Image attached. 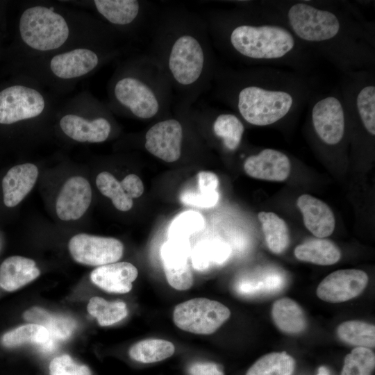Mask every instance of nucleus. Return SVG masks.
<instances>
[{
  "label": "nucleus",
  "instance_id": "cd10ccee",
  "mask_svg": "<svg viewBox=\"0 0 375 375\" xmlns=\"http://www.w3.org/2000/svg\"><path fill=\"white\" fill-rule=\"evenodd\" d=\"M258 217L268 249L276 254L283 253L290 243V233L286 222L272 212H260Z\"/></svg>",
  "mask_w": 375,
  "mask_h": 375
},
{
  "label": "nucleus",
  "instance_id": "f8f14e48",
  "mask_svg": "<svg viewBox=\"0 0 375 375\" xmlns=\"http://www.w3.org/2000/svg\"><path fill=\"white\" fill-rule=\"evenodd\" d=\"M368 276L362 270L340 269L326 276L317 288V297L326 302L341 303L360 294L368 283Z\"/></svg>",
  "mask_w": 375,
  "mask_h": 375
},
{
  "label": "nucleus",
  "instance_id": "6ab92c4d",
  "mask_svg": "<svg viewBox=\"0 0 375 375\" xmlns=\"http://www.w3.org/2000/svg\"><path fill=\"white\" fill-rule=\"evenodd\" d=\"M98 63L99 58L94 51L79 48L53 56L50 62V69L57 77L71 79L87 74Z\"/></svg>",
  "mask_w": 375,
  "mask_h": 375
},
{
  "label": "nucleus",
  "instance_id": "423d86ee",
  "mask_svg": "<svg viewBox=\"0 0 375 375\" xmlns=\"http://www.w3.org/2000/svg\"><path fill=\"white\" fill-rule=\"evenodd\" d=\"M308 109L316 138L328 147L340 146L345 139L347 126L338 88L328 94H316L309 102Z\"/></svg>",
  "mask_w": 375,
  "mask_h": 375
},
{
  "label": "nucleus",
  "instance_id": "473e14b6",
  "mask_svg": "<svg viewBox=\"0 0 375 375\" xmlns=\"http://www.w3.org/2000/svg\"><path fill=\"white\" fill-rule=\"evenodd\" d=\"M230 255L228 246L221 242H203L191 253V262L194 269L203 271L215 265L224 262Z\"/></svg>",
  "mask_w": 375,
  "mask_h": 375
},
{
  "label": "nucleus",
  "instance_id": "f257e3e1",
  "mask_svg": "<svg viewBox=\"0 0 375 375\" xmlns=\"http://www.w3.org/2000/svg\"><path fill=\"white\" fill-rule=\"evenodd\" d=\"M242 5L285 26L342 74L374 69V25L348 1L262 0Z\"/></svg>",
  "mask_w": 375,
  "mask_h": 375
},
{
  "label": "nucleus",
  "instance_id": "412c9836",
  "mask_svg": "<svg viewBox=\"0 0 375 375\" xmlns=\"http://www.w3.org/2000/svg\"><path fill=\"white\" fill-rule=\"evenodd\" d=\"M40 274L35 262L30 258L13 256L0 265V288L15 291L37 278Z\"/></svg>",
  "mask_w": 375,
  "mask_h": 375
},
{
  "label": "nucleus",
  "instance_id": "1a4fd4ad",
  "mask_svg": "<svg viewBox=\"0 0 375 375\" xmlns=\"http://www.w3.org/2000/svg\"><path fill=\"white\" fill-rule=\"evenodd\" d=\"M68 248L76 262L99 267L116 262L122 257L124 251L123 244L116 238L86 233L73 236Z\"/></svg>",
  "mask_w": 375,
  "mask_h": 375
},
{
  "label": "nucleus",
  "instance_id": "ddd939ff",
  "mask_svg": "<svg viewBox=\"0 0 375 375\" xmlns=\"http://www.w3.org/2000/svg\"><path fill=\"white\" fill-rule=\"evenodd\" d=\"M183 129L176 119H167L153 124L147 131L144 147L148 152L167 162L181 156Z\"/></svg>",
  "mask_w": 375,
  "mask_h": 375
},
{
  "label": "nucleus",
  "instance_id": "f03ea898",
  "mask_svg": "<svg viewBox=\"0 0 375 375\" xmlns=\"http://www.w3.org/2000/svg\"><path fill=\"white\" fill-rule=\"evenodd\" d=\"M222 99L247 123L267 126L289 121L316 94L313 81L293 70L254 67L219 75Z\"/></svg>",
  "mask_w": 375,
  "mask_h": 375
},
{
  "label": "nucleus",
  "instance_id": "7ed1b4c3",
  "mask_svg": "<svg viewBox=\"0 0 375 375\" xmlns=\"http://www.w3.org/2000/svg\"><path fill=\"white\" fill-rule=\"evenodd\" d=\"M214 29L223 49L248 65L287 67L308 75L316 61L288 28L242 6L217 14Z\"/></svg>",
  "mask_w": 375,
  "mask_h": 375
},
{
  "label": "nucleus",
  "instance_id": "aec40b11",
  "mask_svg": "<svg viewBox=\"0 0 375 375\" xmlns=\"http://www.w3.org/2000/svg\"><path fill=\"white\" fill-rule=\"evenodd\" d=\"M60 126L65 135L80 142H102L108 138L111 126L105 118L88 121L76 115H66L60 121Z\"/></svg>",
  "mask_w": 375,
  "mask_h": 375
},
{
  "label": "nucleus",
  "instance_id": "c756f323",
  "mask_svg": "<svg viewBox=\"0 0 375 375\" xmlns=\"http://www.w3.org/2000/svg\"><path fill=\"white\" fill-rule=\"evenodd\" d=\"M175 347L171 342L162 339H147L133 344L128 354L133 360L141 363H154L171 357Z\"/></svg>",
  "mask_w": 375,
  "mask_h": 375
},
{
  "label": "nucleus",
  "instance_id": "dca6fc26",
  "mask_svg": "<svg viewBox=\"0 0 375 375\" xmlns=\"http://www.w3.org/2000/svg\"><path fill=\"white\" fill-rule=\"evenodd\" d=\"M138 275L133 264L119 262L97 267L90 277L94 285L108 292L124 294L131 290Z\"/></svg>",
  "mask_w": 375,
  "mask_h": 375
},
{
  "label": "nucleus",
  "instance_id": "20e7f679",
  "mask_svg": "<svg viewBox=\"0 0 375 375\" xmlns=\"http://www.w3.org/2000/svg\"><path fill=\"white\" fill-rule=\"evenodd\" d=\"M204 42L191 31H181L169 43L165 51V69L178 87L195 86L210 66Z\"/></svg>",
  "mask_w": 375,
  "mask_h": 375
},
{
  "label": "nucleus",
  "instance_id": "2f4dec72",
  "mask_svg": "<svg viewBox=\"0 0 375 375\" xmlns=\"http://www.w3.org/2000/svg\"><path fill=\"white\" fill-rule=\"evenodd\" d=\"M340 340L356 347L374 348L375 346L374 325L358 320L344 322L337 329Z\"/></svg>",
  "mask_w": 375,
  "mask_h": 375
},
{
  "label": "nucleus",
  "instance_id": "6e6552de",
  "mask_svg": "<svg viewBox=\"0 0 375 375\" xmlns=\"http://www.w3.org/2000/svg\"><path fill=\"white\" fill-rule=\"evenodd\" d=\"M117 101L140 119H148L159 113L164 105L162 93L153 81L132 76L120 78L115 85Z\"/></svg>",
  "mask_w": 375,
  "mask_h": 375
},
{
  "label": "nucleus",
  "instance_id": "b1692460",
  "mask_svg": "<svg viewBox=\"0 0 375 375\" xmlns=\"http://www.w3.org/2000/svg\"><path fill=\"white\" fill-rule=\"evenodd\" d=\"M197 188H189L181 193V201L188 205L201 208H210L219 200L217 176L206 171L199 172L197 175Z\"/></svg>",
  "mask_w": 375,
  "mask_h": 375
},
{
  "label": "nucleus",
  "instance_id": "393cba45",
  "mask_svg": "<svg viewBox=\"0 0 375 375\" xmlns=\"http://www.w3.org/2000/svg\"><path fill=\"white\" fill-rule=\"evenodd\" d=\"M295 257L303 262L319 265H331L339 261L341 252L331 240L324 238L308 240L296 247Z\"/></svg>",
  "mask_w": 375,
  "mask_h": 375
},
{
  "label": "nucleus",
  "instance_id": "bb28decb",
  "mask_svg": "<svg viewBox=\"0 0 375 375\" xmlns=\"http://www.w3.org/2000/svg\"><path fill=\"white\" fill-rule=\"evenodd\" d=\"M212 131L226 150L234 151L241 144L244 125L238 115L223 112L215 116L212 122Z\"/></svg>",
  "mask_w": 375,
  "mask_h": 375
},
{
  "label": "nucleus",
  "instance_id": "5701e85b",
  "mask_svg": "<svg viewBox=\"0 0 375 375\" xmlns=\"http://www.w3.org/2000/svg\"><path fill=\"white\" fill-rule=\"evenodd\" d=\"M3 346L8 348L25 344H33L44 352L52 351L56 340L52 338L46 328L36 324H28L18 326L4 333L1 338Z\"/></svg>",
  "mask_w": 375,
  "mask_h": 375
},
{
  "label": "nucleus",
  "instance_id": "ea45409f",
  "mask_svg": "<svg viewBox=\"0 0 375 375\" xmlns=\"http://www.w3.org/2000/svg\"><path fill=\"white\" fill-rule=\"evenodd\" d=\"M190 375H224L221 367L215 362H199L189 368Z\"/></svg>",
  "mask_w": 375,
  "mask_h": 375
},
{
  "label": "nucleus",
  "instance_id": "9d476101",
  "mask_svg": "<svg viewBox=\"0 0 375 375\" xmlns=\"http://www.w3.org/2000/svg\"><path fill=\"white\" fill-rule=\"evenodd\" d=\"M45 101L36 90L12 85L0 92V124H10L33 118L44 110Z\"/></svg>",
  "mask_w": 375,
  "mask_h": 375
},
{
  "label": "nucleus",
  "instance_id": "f3484780",
  "mask_svg": "<svg viewBox=\"0 0 375 375\" xmlns=\"http://www.w3.org/2000/svg\"><path fill=\"white\" fill-rule=\"evenodd\" d=\"M297 205L303 215L305 226L315 237L324 238L333 233L335 220L331 209L325 202L303 194L298 198Z\"/></svg>",
  "mask_w": 375,
  "mask_h": 375
},
{
  "label": "nucleus",
  "instance_id": "c9c22d12",
  "mask_svg": "<svg viewBox=\"0 0 375 375\" xmlns=\"http://www.w3.org/2000/svg\"><path fill=\"white\" fill-rule=\"evenodd\" d=\"M374 367V353L369 348L356 347L346 356L341 375H372Z\"/></svg>",
  "mask_w": 375,
  "mask_h": 375
},
{
  "label": "nucleus",
  "instance_id": "a19ab883",
  "mask_svg": "<svg viewBox=\"0 0 375 375\" xmlns=\"http://www.w3.org/2000/svg\"><path fill=\"white\" fill-rule=\"evenodd\" d=\"M317 375H329V371L326 367L321 366L318 369Z\"/></svg>",
  "mask_w": 375,
  "mask_h": 375
},
{
  "label": "nucleus",
  "instance_id": "4468645a",
  "mask_svg": "<svg viewBox=\"0 0 375 375\" xmlns=\"http://www.w3.org/2000/svg\"><path fill=\"white\" fill-rule=\"evenodd\" d=\"M92 201L89 182L82 176H73L62 187L56 202L58 217L63 221L81 218Z\"/></svg>",
  "mask_w": 375,
  "mask_h": 375
},
{
  "label": "nucleus",
  "instance_id": "2eb2a0df",
  "mask_svg": "<svg viewBox=\"0 0 375 375\" xmlns=\"http://www.w3.org/2000/svg\"><path fill=\"white\" fill-rule=\"evenodd\" d=\"M245 173L250 177L271 181H283L288 177L291 162L282 151L266 148L248 156L243 164Z\"/></svg>",
  "mask_w": 375,
  "mask_h": 375
},
{
  "label": "nucleus",
  "instance_id": "72a5a7b5",
  "mask_svg": "<svg viewBox=\"0 0 375 375\" xmlns=\"http://www.w3.org/2000/svg\"><path fill=\"white\" fill-rule=\"evenodd\" d=\"M87 309L89 314L95 317L101 326L117 323L128 315V308L124 302L107 301L99 297H94L90 299Z\"/></svg>",
  "mask_w": 375,
  "mask_h": 375
},
{
  "label": "nucleus",
  "instance_id": "c85d7f7f",
  "mask_svg": "<svg viewBox=\"0 0 375 375\" xmlns=\"http://www.w3.org/2000/svg\"><path fill=\"white\" fill-rule=\"evenodd\" d=\"M98 12L108 22L116 25H127L138 16L140 6L135 0H95Z\"/></svg>",
  "mask_w": 375,
  "mask_h": 375
},
{
  "label": "nucleus",
  "instance_id": "a878e982",
  "mask_svg": "<svg viewBox=\"0 0 375 375\" xmlns=\"http://www.w3.org/2000/svg\"><path fill=\"white\" fill-rule=\"evenodd\" d=\"M24 319L46 328L53 339L65 340L73 333L76 324L68 316L56 315L40 308L33 307L23 314Z\"/></svg>",
  "mask_w": 375,
  "mask_h": 375
},
{
  "label": "nucleus",
  "instance_id": "4be33fe9",
  "mask_svg": "<svg viewBox=\"0 0 375 375\" xmlns=\"http://www.w3.org/2000/svg\"><path fill=\"white\" fill-rule=\"evenodd\" d=\"M272 317L276 327L288 335L299 334L304 331L307 326L303 310L290 298H281L274 302Z\"/></svg>",
  "mask_w": 375,
  "mask_h": 375
},
{
  "label": "nucleus",
  "instance_id": "39448f33",
  "mask_svg": "<svg viewBox=\"0 0 375 375\" xmlns=\"http://www.w3.org/2000/svg\"><path fill=\"white\" fill-rule=\"evenodd\" d=\"M19 33L24 43L38 51H51L67 40L69 30L64 17L44 6L27 8L19 19Z\"/></svg>",
  "mask_w": 375,
  "mask_h": 375
},
{
  "label": "nucleus",
  "instance_id": "58836bf2",
  "mask_svg": "<svg viewBox=\"0 0 375 375\" xmlns=\"http://www.w3.org/2000/svg\"><path fill=\"white\" fill-rule=\"evenodd\" d=\"M120 184L125 193L132 199L140 197L144 192L143 183L136 174L126 176Z\"/></svg>",
  "mask_w": 375,
  "mask_h": 375
},
{
  "label": "nucleus",
  "instance_id": "0eeeda50",
  "mask_svg": "<svg viewBox=\"0 0 375 375\" xmlns=\"http://www.w3.org/2000/svg\"><path fill=\"white\" fill-rule=\"evenodd\" d=\"M230 310L207 298H194L176 306L173 320L180 329L199 335L215 333L230 317Z\"/></svg>",
  "mask_w": 375,
  "mask_h": 375
},
{
  "label": "nucleus",
  "instance_id": "f704fd0d",
  "mask_svg": "<svg viewBox=\"0 0 375 375\" xmlns=\"http://www.w3.org/2000/svg\"><path fill=\"white\" fill-rule=\"evenodd\" d=\"M96 184L100 192L110 198L117 210L125 212L133 207V199L125 193L120 182L110 172L99 173L96 178Z\"/></svg>",
  "mask_w": 375,
  "mask_h": 375
},
{
  "label": "nucleus",
  "instance_id": "e433bc0d",
  "mask_svg": "<svg viewBox=\"0 0 375 375\" xmlns=\"http://www.w3.org/2000/svg\"><path fill=\"white\" fill-rule=\"evenodd\" d=\"M205 227V219L198 212L188 210L178 215L171 223L169 238L188 239Z\"/></svg>",
  "mask_w": 375,
  "mask_h": 375
},
{
  "label": "nucleus",
  "instance_id": "7c9ffc66",
  "mask_svg": "<svg viewBox=\"0 0 375 375\" xmlns=\"http://www.w3.org/2000/svg\"><path fill=\"white\" fill-rule=\"evenodd\" d=\"M295 360L285 351L272 352L257 360L245 375H292Z\"/></svg>",
  "mask_w": 375,
  "mask_h": 375
},
{
  "label": "nucleus",
  "instance_id": "a211bd4d",
  "mask_svg": "<svg viewBox=\"0 0 375 375\" xmlns=\"http://www.w3.org/2000/svg\"><path fill=\"white\" fill-rule=\"evenodd\" d=\"M38 176V169L32 163L10 168L2 180L4 204L9 208L18 205L33 189Z\"/></svg>",
  "mask_w": 375,
  "mask_h": 375
},
{
  "label": "nucleus",
  "instance_id": "9b49d317",
  "mask_svg": "<svg viewBox=\"0 0 375 375\" xmlns=\"http://www.w3.org/2000/svg\"><path fill=\"white\" fill-rule=\"evenodd\" d=\"M166 279L173 288L183 291L193 284L191 252L188 239L169 238L160 250Z\"/></svg>",
  "mask_w": 375,
  "mask_h": 375
},
{
  "label": "nucleus",
  "instance_id": "4c0bfd02",
  "mask_svg": "<svg viewBox=\"0 0 375 375\" xmlns=\"http://www.w3.org/2000/svg\"><path fill=\"white\" fill-rule=\"evenodd\" d=\"M50 375H92L90 368L67 354L54 358L49 364Z\"/></svg>",
  "mask_w": 375,
  "mask_h": 375
}]
</instances>
